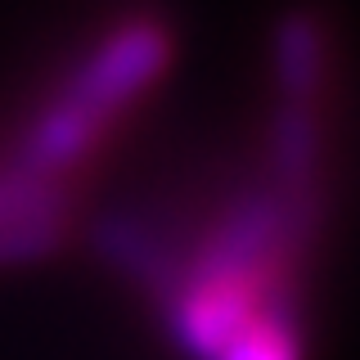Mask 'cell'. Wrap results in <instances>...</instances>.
<instances>
[{
  "mask_svg": "<svg viewBox=\"0 0 360 360\" xmlns=\"http://www.w3.org/2000/svg\"><path fill=\"white\" fill-rule=\"evenodd\" d=\"M68 217H18V221H0V266H22V262H41L63 243Z\"/></svg>",
  "mask_w": 360,
  "mask_h": 360,
  "instance_id": "6",
  "label": "cell"
},
{
  "mask_svg": "<svg viewBox=\"0 0 360 360\" xmlns=\"http://www.w3.org/2000/svg\"><path fill=\"white\" fill-rule=\"evenodd\" d=\"M266 162H270L266 185L311 225L315 198H320V162H324L320 104H292V99H279L275 117H270Z\"/></svg>",
  "mask_w": 360,
  "mask_h": 360,
  "instance_id": "2",
  "label": "cell"
},
{
  "mask_svg": "<svg viewBox=\"0 0 360 360\" xmlns=\"http://www.w3.org/2000/svg\"><path fill=\"white\" fill-rule=\"evenodd\" d=\"M172 63V32L158 18H127L99 37L82 54V63L68 72V82L45 99V108L32 117V127L18 140V167L37 176L63 180L68 167L104 140L117 112H127L144 90L158 86V77Z\"/></svg>",
  "mask_w": 360,
  "mask_h": 360,
  "instance_id": "1",
  "label": "cell"
},
{
  "mask_svg": "<svg viewBox=\"0 0 360 360\" xmlns=\"http://www.w3.org/2000/svg\"><path fill=\"white\" fill-rule=\"evenodd\" d=\"M212 360H302V329L292 302H270L257 311Z\"/></svg>",
  "mask_w": 360,
  "mask_h": 360,
  "instance_id": "4",
  "label": "cell"
},
{
  "mask_svg": "<svg viewBox=\"0 0 360 360\" xmlns=\"http://www.w3.org/2000/svg\"><path fill=\"white\" fill-rule=\"evenodd\" d=\"M18 217H68V189L54 176H37L27 167H5L0 172V221Z\"/></svg>",
  "mask_w": 360,
  "mask_h": 360,
  "instance_id": "5",
  "label": "cell"
},
{
  "mask_svg": "<svg viewBox=\"0 0 360 360\" xmlns=\"http://www.w3.org/2000/svg\"><path fill=\"white\" fill-rule=\"evenodd\" d=\"M270 72H275L279 99L320 104L324 82H329V37L315 14L292 9L279 18L275 37H270Z\"/></svg>",
  "mask_w": 360,
  "mask_h": 360,
  "instance_id": "3",
  "label": "cell"
}]
</instances>
